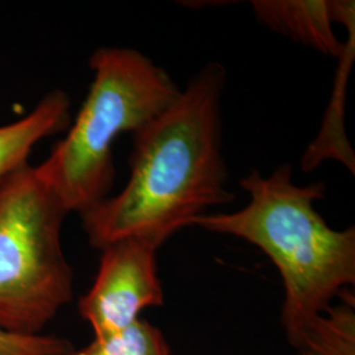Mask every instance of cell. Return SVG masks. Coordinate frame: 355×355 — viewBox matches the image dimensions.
I'll list each match as a JSON object with an SVG mask.
<instances>
[{
  "mask_svg": "<svg viewBox=\"0 0 355 355\" xmlns=\"http://www.w3.org/2000/svg\"><path fill=\"white\" fill-rule=\"evenodd\" d=\"M223 64L191 78L165 111L132 135L127 184L82 214L89 243L140 239L159 248L211 207L232 203L223 155Z\"/></svg>",
  "mask_w": 355,
  "mask_h": 355,
  "instance_id": "6da1fadb",
  "label": "cell"
},
{
  "mask_svg": "<svg viewBox=\"0 0 355 355\" xmlns=\"http://www.w3.org/2000/svg\"><path fill=\"white\" fill-rule=\"evenodd\" d=\"M250 202L232 214L196 217L191 227L250 242L279 270L284 284L282 321L291 343L305 324L355 283V228L337 230L315 209L325 184L297 186L290 164L270 177L253 170L240 182Z\"/></svg>",
  "mask_w": 355,
  "mask_h": 355,
  "instance_id": "7a4b0ae2",
  "label": "cell"
},
{
  "mask_svg": "<svg viewBox=\"0 0 355 355\" xmlns=\"http://www.w3.org/2000/svg\"><path fill=\"white\" fill-rule=\"evenodd\" d=\"M89 66L94 78L73 125L35 166L67 214L79 215L110 196L119 136L140 130L180 92L164 67L132 48H99Z\"/></svg>",
  "mask_w": 355,
  "mask_h": 355,
  "instance_id": "3957f363",
  "label": "cell"
},
{
  "mask_svg": "<svg viewBox=\"0 0 355 355\" xmlns=\"http://www.w3.org/2000/svg\"><path fill=\"white\" fill-rule=\"evenodd\" d=\"M69 215L35 166L0 183V328L35 336L73 299L61 232Z\"/></svg>",
  "mask_w": 355,
  "mask_h": 355,
  "instance_id": "277c9868",
  "label": "cell"
},
{
  "mask_svg": "<svg viewBox=\"0 0 355 355\" xmlns=\"http://www.w3.org/2000/svg\"><path fill=\"white\" fill-rule=\"evenodd\" d=\"M158 248L140 239H124L103 248L101 265L79 312L102 338L125 329L149 306L164 304L157 270Z\"/></svg>",
  "mask_w": 355,
  "mask_h": 355,
  "instance_id": "5b68a950",
  "label": "cell"
},
{
  "mask_svg": "<svg viewBox=\"0 0 355 355\" xmlns=\"http://www.w3.org/2000/svg\"><path fill=\"white\" fill-rule=\"evenodd\" d=\"M257 20L268 29L318 51L338 58L343 44L334 33V1L331 0H255Z\"/></svg>",
  "mask_w": 355,
  "mask_h": 355,
  "instance_id": "8992f818",
  "label": "cell"
},
{
  "mask_svg": "<svg viewBox=\"0 0 355 355\" xmlns=\"http://www.w3.org/2000/svg\"><path fill=\"white\" fill-rule=\"evenodd\" d=\"M71 99L64 89H51L24 117L0 127V183L29 165L41 142L70 125Z\"/></svg>",
  "mask_w": 355,
  "mask_h": 355,
  "instance_id": "52a82bcc",
  "label": "cell"
},
{
  "mask_svg": "<svg viewBox=\"0 0 355 355\" xmlns=\"http://www.w3.org/2000/svg\"><path fill=\"white\" fill-rule=\"evenodd\" d=\"M337 23L343 24L347 31V40L343 44L337 78L334 82V89L331 94V102L325 114L324 124L318 133V139L313 141L304 153L302 159V167L304 171L316 168L325 159L340 161L352 173H355L354 152L346 140L343 127V103L345 91L347 85V76L354 61L355 51V7L354 1H343L340 12L337 15Z\"/></svg>",
  "mask_w": 355,
  "mask_h": 355,
  "instance_id": "ba28073f",
  "label": "cell"
},
{
  "mask_svg": "<svg viewBox=\"0 0 355 355\" xmlns=\"http://www.w3.org/2000/svg\"><path fill=\"white\" fill-rule=\"evenodd\" d=\"M340 296L343 304L305 324L290 343L297 355H355L354 297L346 290Z\"/></svg>",
  "mask_w": 355,
  "mask_h": 355,
  "instance_id": "9c48e42d",
  "label": "cell"
},
{
  "mask_svg": "<svg viewBox=\"0 0 355 355\" xmlns=\"http://www.w3.org/2000/svg\"><path fill=\"white\" fill-rule=\"evenodd\" d=\"M71 355H170V347L161 330L139 318L125 329L95 338Z\"/></svg>",
  "mask_w": 355,
  "mask_h": 355,
  "instance_id": "30bf717a",
  "label": "cell"
},
{
  "mask_svg": "<svg viewBox=\"0 0 355 355\" xmlns=\"http://www.w3.org/2000/svg\"><path fill=\"white\" fill-rule=\"evenodd\" d=\"M73 345L67 340L35 334L24 336L0 328V355H71Z\"/></svg>",
  "mask_w": 355,
  "mask_h": 355,
  "instance_id": "8fae6325",
  "label": "cell"
}]
</instances>
